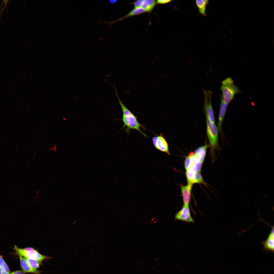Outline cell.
Masks as SVG:
<instances>
[{
    "instance_id": "obj_1",
    "label": "cell",
    "mask_w": 274,
    "mask_h": 274,
    "mask_svg": "<svg viewBox=\"0 0 274 274\" xmlns=\"http://www.w3.org/2000/svg\"><path fill=\"white\" fill-rule=\"evenodd\" d=\"M115 90V94L118 98V102L123 112V116L122 120L124 125L122 129L126 127L125 131L127 133H130L131 129L136 130L144 136L147 137V135L143 133L141 130V128L144 129L143 126L138 121L134 115L130 111L124 104L121 100L117 92L116 88L113 86Z\"/></svg>"
},
{
    "instance_id": "obj_2",
    "label": "cell",
    "mask_w": 274,
    "mask_h": 274,
    "mask_svg": "<svg viewBox=\"0 0 274 274\" xmlns=\"http://www.w3.org/2000/svg\"><path fill=\"white\" fill-rule=\"evenodd\" d=\"M221 90L222 93L221 98L228 104L233 99L236 94L241 92L230 77H227L222 81Z\"/></svg>"
},
{
    "instance_id": "obj_3",
    "label": "cell",
    "mask_w": 274,
    "mask_h": 274,
    "mask_svg": "<svg viewBox=\"0 0 274 274\" xmlns=\"http://www.w3.org/2000/svg\"><path fill=\"white\" fill-rule=\"evenodd\" d=\"M206 119L207 134L209 142L208 145L212 159L213 160L215 157V150L219 148L218 130L215 123L211 122L207 118Z\"/></svg>"
},
{
    "instance_id": "obj_4",
    "label": "cell",
    "mask_w": 274,
    "mask_h": 274,
    "mask_svg": "<svg viewBox=\"0 0 274 274\" xmlns=\"http://www.w3.org/2000/svg\"><path fill=\"white\" fill-rule=\"evenodd\" d=\"M13 248L15 251V253L19 256L36 260L40 263L42 261L51 258L49 256L41 254L32 248L29 247L21 248L15 245Z\"/></svg>"
},
{
    "instance_id": "obj_5",
    "label": "cell",
    "mask_w": 274,
    "mask_h": 274,
    "mask_svg": "<svg viewBox=\"0 0 274 274\" xmlns=\"http://www.w3.org/2000/svg\"><path fill=\"white\" fill-rule=\"evenodd\" d=\"M203 92L204 98L203 108L206 117L211 122L215 123V117L211 101L213 92L210 90L204 89H203Z\"/></svg>"
},
{
    "instance_id": "obj_6",
    "label": "cell",
    "mask_w": 274,
    "mask_h": 274,
    "mask_svg": "<svg viewBox=\"0 0 274 274\" xmlns=\"http://www.w3.org/2000/svg\"><path fill=\"white\" fill-rule=\"evenodd\" d=\"M153 144L158 150L170 155L168 145L163 134L153 137L152 138Z\"/></svg>"
},
{
    "instance_id": "obj_7",
    "label": "cell",
    "mask_w": 274,
    "mask_h": 274,
    "mask_svg": "<svg viewBox=\"0 0 274 274\" xmlns=\"http://www.w3.org/2000/svg\"><path fill=\"white\" fill-rule=\"evenodd\" d=\"M175 219L189 223H193L194 221L191 216L189 206L183 205L181 210L176 214Z\"/></svg>"
},
{
    "instance_id": "obj_8",
    "label": "cell",
    "mask_w": 274,
    "mask_h": 274,
    "mask_svg": "<svg viewBox=\"0 0 274 274\" xmlns=\"http://www.w3.org/2000/svg\"><path fill=\"white\" fill-rule=\"evenodd\" d=\"M192 185V184L188 183L186 185H180L183 205L189 206L191 199V191Z\"/></svg>"
},
{
    "instance_id": "obj_9",
    "label": "cell",
    "mask_w": 274,
    "mask_h": 274,
    "mask_svg": "<svg viewBox=\"0 0 274 274\" xmlns=\"http://www.w3.org/2000/svg\"><path fill=\"white\" fill-rule=\"evenodd\" d=\"M228 106V104L225 103L221 99L217 127L218 131L221 134L222 132V122L226 113Z\"/></svg>"
},
{
    "instance_id": "obj_10",
    "label": "cell",
    "mask_w": 274,
    "mask_h": 274,
    "mask_svg": "<svg viewBox=\"0 0 274 274\" xmlns=\"http://www.w3.org/2000/svg\"><path fill=\"white\" fill-rule=\"evenodd\" d=\"M21 266L23 270L26 273H30L35 274H41V271L33 268L28 263L25 258L19 256Z\"/></svg>"
},
{
    "instance_id": "obj_11",
    "label": "cell",
    "mask_w": 274,
    "mask_h": 274,
    "mask_svg": "<svg viewBox=\"0 0 274 274\" xmlns=\"http://www.w3.org/2000/svg\"><path fill=\"white\" fill-rule=\"evenodd\" d=\"M264 248L273 252L274 247V227H273L267 238L262 242Z\"/></svg>"
},
{
    "instance_id": "obj_12",
    "label": "cell",
    "mask_w": 274,
    "mask_h": 274,
    "mask_svg": "<svg viewBox=\"0 0 274 274\" xmlns=\"http://www.w3.org/2000/svg\"><path fill=\"white\" fill-rule=\"evenodd\" d=\"M146 12L142 8H134L128 14L116 20L109 22H104L103 23L112 25L116 22L123 20L133 15L139 14Z\"/></svg>"
},
{
    "instance_id": "obj_13",
    "label": "cell",
    "mask_w": 274,
    "mask_h": 274,
    "mask_svg": "<svg viewBox=\"0 0 274 274\" xmlns=\"http://www.w3.org/2000/svg\"><path fill=\"white\" fill-rule=\"evenodd\" d=\"M208 147V145L206 144L198 147L193 152L199 161L202 164L204 161Z\"/></svg>"
},
{
    "instance_id": "obj_14",
    "label": "cell",
    "mask_w": 274,
    "mask_h": 274,
    "mask_svg": "<svg viewBox=\"0 0 274 274\" xmlns=\"http://www.w3.org/2000/svg\"><path fill=\"white\" fill-rule=\"evenodd\" d=\"M209 3L207 0H198L195 1L196 4L197 6L200 13L203 16L206 15V7Z\"/></svg>"
},
{
    "instance_id": "obj_15",
    "label": "cell",
    "mask_w": 274,
    "mask_h": 274,
    "mask_svg": "<svg viewBox=\"0 0 274 274\" xmlns=\"http://www.w3.org/2000/svg\"><path fill=\"white\" fill-rule=\"evenodd\" d=\"M156 3V1L154 0H143L141 7L146 12H149L153 9Z\"/></svg>"
},
{
    "instance_id": "obj_16",
    "label": "cell",
    "mask_w": 274,
    "mask_h": 274,
    "mask_svg": "<svg viewBox=\"0 0 274 274\" xmlns=\"http://www.w3.org/2000/svg\"><path fill=\"white\" fill-rule=\"evenodd\" d=\"M25 258L29 264L32 268L35 269L39 268L41 263L35 259L29 258Z\"/></svg>"
},
{
    "instance_id": "obj_17",
    "label": "cell",
    "mask_w": 274,
    "mask_h": 274,
    "mask_svg": "<svg viewBox=\"0 0 274 274\" xmlns=\"http://www.w3.org/2000/svg\"><path fill=\"white\" fill-rule=\"evenodd\" d=\"M0 267L9 273H10V269L6 263L0 255Z\"/></svg>"
},
{
    "instance_id": "obj_18",
    "label": "cell",
    "mask_w": 274,
    "mask_h": 274,
    "mask_svg": "<svg viewBox=\"0 0 274 274\" xmlns=\"http://www.w3.org/2000/svg\"><path fill=\"white\" fill-rule=\"evenodd\" d=\"M192 160L191 157L189 155L186 156L185 160L184 166L186 170L188 169L191 166Z\"/></svg>"
},
{
    "instance_id": "obj_19",
    "label": "cell",
    "mask_w": 274,
    "mask_h": 274,
    "mask_svg": "<svg viewBox=\"0 0 274 274\" xmlns=\"http://www.w3.org/2000/svg\"><path fill=\"white\" fill-rule=\"evenodd\" d=\"M143 1V0H138L134 2L133 4L135 8L141 7Z\"/></svg>"
},
{
    "instance_id": "obj_20",
    "label": "cell",
    "mask_w": 274,
    "mask_h": 274,
    "mask_svg": "<svg viewBox=\"0 0 274 274\" xmlns=\"http://www.w3.org/2000/svg\"><path fill=\"white\" fill-rule=\"evenodd\" d=\"M172 1L171 0H158L156 2L158 4H163L169 3Z\"/></svg>"
},
{
    "instance_id": "obj_21",
    "label": "cell",
    "mask_w": 274,
    "mask_h": 274,
    "mask_svg": "<svg viewBox=\"0 0 274 274\" xmlns=\"http://www.w3.org/2000/svg\"><path fill=\"white\" fill-rule=\"evenodd\" d=\"M26 273L23 270H16L10 273L11 274H24Z\"/></svg>"
},
{
    "instance_id": "obj_22",
    "label": "cell",
    "mask_w": 274,
    "mask_h": 274,
    "mask_svg": "<svg viewBox=\"0 0 274 274\" xmlns=\"http://www.w3.org/2000/svg\"><path fill=\"white\" fill-rule=\"evenodd\" d=\"M4 270L0 267V274H9Z\"/></svg>"
},
{
    "instance_id": "obj_23",
    "label": "cell",
    "mask_w": 274,
    "mask_h": 274,
    "mask_svg": "<svg viewBox=\"0 0 274 274\" xmlns=\"http://www.w3.org/2000/svg\"><path fill=\"white\" fill-rule=\"evenodd\" d=\"M109 2L111 4H114L117 1L115 0H109Z\"/></svg>"
},
{
    "instance_id": "obj_24",
    "label": "cell",
    "mask_w": 274,
    "mask_h": 274,
    "mask_svg": "<svg viewBox=\"0 0 274 274\" xmlns=\"http://www.w3.org/2000/svg\"><path fill=\"white\" fill-rule=\"evenodd\" d=\"M11 274L10 273V274Z\"/></svg>"
}]
</instances>
